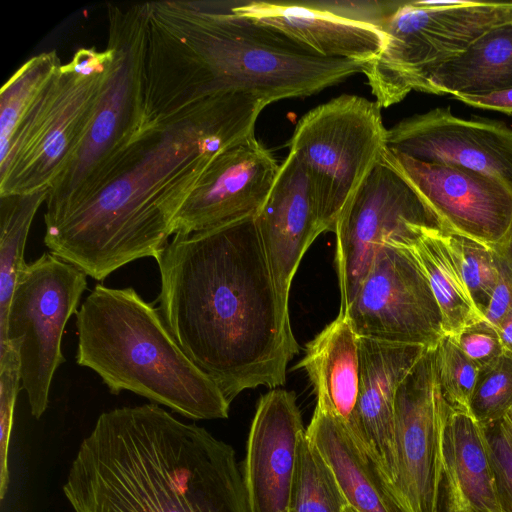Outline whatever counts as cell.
Masks as SVG:
<instances>
[{
    "mask_svg": "<svg viewBox=\"0 0 512 512\" xmlns=\"http://www.w3.org/2000/svg\"><path fill=\"white\" fill-rule=\"evenodd\" d=\"M267 105L251 94L227 93L153 119L93 195L45 223L44 244L99 281L135 260L155 259L211 162L254 135Z\"/></svg>",
    "mask_w": 512,
    "mask_h": 512,
    "instance_id": "cell-1",
    "label": "cell"
},
{
    "mask_svg": "<svg viewBox=\"0 0 512 512\" xmlns=\"http://www.w3.org/2000/svg\"><path fill=\"white\" fill-rule=\"evenodd\" d=\"M453 338L479 369L496 360L504 352L497 330L486 320L464 329Z\"/></svg>",
    "mask_w": 512,
    "mask_h": 512,
    "instance_id": "cell-34",
    "label": "cell"
},
{
    "mask_svg": "<svg viewBox=\"0 0 512 512\" xmlns=\"http://www.w3.org/2000/svg\"><path fill=\"white\" fill-rule=\"evenodd\" d=\"M107 18L109 72L85 138L48 190L44 222L93 195L152 121L145 108L148 2L125 8L108 4Z\"/></svg>",
    "mask_w": 512,
    "mask_h": 512,
    "instance_id": "cell-6",
    "label": "cell"
},
{
    "mask_svg": "<svg viewBox=\"0 0 512 512\" xmlns=\"http://www.w3.org/2000/svg\"><path fill=\"white\" fill-rule=\"evenodd\" d=\"M305 434L293 392L274 388L260 398L242 471L249 512H289L297 450Z\"/></svg>",
    "mask_w": 512,
    "mask_h": 512,
    "instance_id": "cell-17",
    "label": "cell"
},
{
    "mask_svg": "<svg viewBox=\"0 0 512 512\" xmlns=\"http://www.w3.org/2000/svg\"><path fill=\"white\" fill-rule=\"evenodd\" d=\"M343 512H357V511H356L352 506L347 505V506L344 508Z\"/></svg>",
    "mask_w": 512,
    "mask_h": 512,
    "instance_id": "cell-40",
    "label": "cell"
},
{
    "mask_svg": "<svg viewBox=\"0 0 512 512\" xmlns=\"http://www.w3.org/2000/svg\"><path fill=\"white\" fill-rule=\"evenodd\" d=\"M87 276L52 253H43L20 273L0 327V347L20 348L21 388L36 419L46 411L53 376L65 362L62 335L69 318L77 313Z\"/></svg>",
    "mask_w": 512,
    "mask_h": 512,
    "instance_id": "cell-11",
    "label": "cell"
},
{
    "mask_svg": "<svg viewBox=\"0 0 512 512\" xmlns=\"http://www.w3.org/2000/svg\"><path fill=\"white\" fill-rule=\"evenodd\" d=\"M49 189L0 196V327L4 325L20 273L33 218Z\"/></svg>",
    "mask_w": 512,
    "mask_h": 512,
    "instance_id": "cell-26",
    "label": "cell"
},
{
    "mask_svg": "<svg viewBox=\"0 0 512 512\" xmlns=\"http://www.w3.org/2000/svg\"><path fill=\"white\" fill-rule=\"evenodd\" d=\"M512 88V21L497 26L464 53L429 71L419 92L484 95Z\"/></svg>",
    "mask_w": 512,
    "mask_h": 512,
    "instance_id": "cell-24",
    "label": "cell"
},
{
    "mask_svg": "<svg viewBox=\"0 0 512 512\" xmlns=\"http://www.w3.org/2000/svg\"><path fill=\"white\" fill-rule=\"evenodd\" d=\"M155 260L167 326L229 403L285 383L299 346L255 217L175 234Z\"/></svg>",
    "mask_w": 512,
    "mask_h": 512,
    "instance_id": "cell-2",
    "label": "cell"
},
{
    "mask_svg": "<svg viewBox=\"0 0 512 512\" xmlns=\"http://www.w3.org/2000/svg\"><path fill=\"white\" fill-rule=\"evenodd\" d=\"M231 11L283 32L326 58L368 63L381 51L379 27L339 16L310 2H235Z\"/></svg>",
    "mask_w": 512,
    "mask_h": 512,
    "instance_id": "cell-20",
    "label": "cell"
},
{
    "mask_svg": "<svg viewBox=\"0 0 512 512\" xmlns=\"http://www.w3.org/2000/svg\"><path fill=\"white\" fill-rule=\"evenodd\" d=\"M347 505L332 469L305 434L297 450L289 512H343Z\"/></svg>",
    "mask_w": 512,
    "mask_h": 512,
    "instance_id": "cell-27",
    "label": "cell"
},
{
    "mask_svg": "<svg viewBox=\"0 0 512 512\" xmlns=\"http://www.w3.org/2000/svg\"><path fill=\"white\" fill-rule=\"evenodd\" d=\"M386 143L391 152L469 169L512 188V129L503 122L461 118L450 107L435 108L387 129Z\"/></svg>",
    "mask_w": 512,
    "mask_h": 512,
    "instance_id": "cell-15",
    "label": "cell"
},
{
    "mask_svg": "<svg viewBox=\"0 0 512 512\" xmlns=\"http://www.w3.org/2000/svg\"><path fill=\"white\" fill-rule=\"evenodd\" d=\"M360 385L347 427L391 486L395 479L394 401L397 389L428 347L359 337Z\"/></svg>",
    "mask_w": 512,
    "mask_h": 512,
    "instance_id": "cell-18",
    "label": "cell"
},
{
    "mask_svg": "<svg viewBox=\"0 0 512 512\" xmlns=\"http://www.w3.org/2000/svg\"><path fill=\"white\" fill-rule=\"evenodd\" d=\"M446 235H427L411 249L424 269L440 309L444 335L456 337L464 329L485 321V316L473 301Z\"/></svg>",
    "mask_w": 512,
    "mask_h": 512,
    "instance_id": "cell-25",
    "label": "cell"
},
{
    "mask_svg": "<svg viewBox=\"0 0 512 512\" xmlns=\"http://www.w3.org/2000/svg\"><path fill=\"white\" fill-rule=\"evenodd\" d=\"M110 49H79L21 117L0 152V196L49 189L78 151L109 72Z\"/></svg>",
    "mask_w": 512,
    "mask_h": 512,
    "instance_id": "cell-7",
    "label": "cell"
},
{
    "mask_svg": "<svg viewBox=\"0 0 512 512\" xmlns=\"http://www.w3.org/2000/svg\"><path fill=\"white\" fill-rule=\"evenodd\" d=\"M52 50L26 61L2 86L0 91V152L8 145L21 117L39 91L61 66Z\"/></svg>",
    "mask_w": 512,
    "mask_h": 512,
    "instance_id": "cell-28",
    "label": "cell"
},
{
    "mask_svg": "<svg viewBox=\"0 0 512 512\" xmlns=\"http://www.w3.org/2000/svg\"><path fill=\"white\" fill-rule=\"evenodd\" d=\"M498 257V282L484 311L485 320L496 330L505 317L512 312V270L499 254Z\"/></svg>",
    "mask_w": 512,
    "mask_h": 512,
    "instance_id": "cell-35",
    "label": "cell"
},
{
    "mask_svg": "<svg viewBox=\"0 0 512 512\" xmlns=\"http://www.w3.org/2000/svg\"><path fill=\"white\" fill-rule=\"evenodd\" d=\"M200 1L148 2L145 108L164 118L204 98L246 93L272 102L307 97L363 73L280 30Z\"/></svg>",
    "mask_w": 512,
    "mask_h": 512,
    "instance_id": "cell-3",
    "label": "cell"
},
{
    "mask_svg": "<svg viewBox=\"0 0 512 512\" xmlns=\"http://www.w3.org/2000/svg\"><path fill=\"white\" fill-rule=\"evenodd\" d=\"M76 362L109 391H130L194 420L225 419L230 403L182 350L161 312L132 287L97 284L75 314Z\"/></svg>",
    "mask_w": 512,
    "mask_h": 512,
    "instance_id": "cell-5",
    "label": "cell"
},
{
    "mask_svg": "<svg viewBox=\"0 0 512 512\" xmlns=\"http://www.w3.org/2000/svg\"><path fill=\"white\" fill-rule=\"evenodd\" d=\"M512 270V235L509 240L499 249L495 250Z\"/></svg>",
    "mask_w": 512,
    "mask_h": 512,
    "instance_id": "cell-38",
    "label": "cell"
},
{
    "mask_svg": "<svg viewBox=\"0 0 512 512\" xmlns=\"http://www.w3.org/2000/svg\"><path fill=\"white\" fill-rule=\"evenodd\" d=\"M298 368L309 376L316 406L351 427L359 394L360 349L347 317L338 315L306 345Z\"/></svg>",
    "mask_w": 512,
    "mask_h": 512,
    "instance_id": "cell-23",
    "label": "cell"
},
{
    "mask_svg": "<svg viewBox=\"0 0 512 512\" xmlns=\"http://www.w3.org/2000/svg\"><path fill=\"white\" fill-rule=\"evenodd\" d=\"M446 241L474 303L484 314L499 278L497 252L485 244L456 233H448Z\"/></svg>",
    "mask_w": 512,
    "mask_h": 512,
    "instance_id": "cell-29",
    "label": "cell"
},
{
    "mask_svg": "<svg viewBox=\"0 0 512 512\" xmlns=\"http://www.w3.org/2000/svg\"><path fill=\"white\" fill-rule=\"evenodd\" d=\"M20 349L7 344L0 348V499L9 485L8 452L13 416L21 383Z\"/></svg>",
    "mask_w": 512,
    "mask_h": 512,
    "instance_id": "cell-32",
    "label": "cell"
},
{
    "mask_svg": "<svg viewBox=\"0 0 512 512\" xmlns=\"http://www.w3.org/2000/svg\"><path fill=\"white\" fill-rule=\"evenodd\" d=\"M280 165L255 135L222 151L176 215L173 235L189 234L255 217Z\"/></svg>",
    "mask_w": 512,
    "mask_h": 512,
    "instance_id": "cell-16",
    "label": "cell"
},
{
    "mask_svg": "<svg viewBox=\"0 0 512 512\" xmlns=\"http://www.w3.org/2000/svg\"><path fill=\"white\" fill-rule=\"evenodd\" d=\"M306 435L332 469L348 505L357 512H405L344 422L316 406Z\"/></svg>",
    "mask_w": 512,
    "mask_h": 512,
    "instance_id": "cell-22",
    "label": "cell"
},
{
    "mask_svg": "<svg viewBox=\"0 0 512 512\" xmlns=\"http://www.w3.org/2000/svg\"><path fill=\"white\" fill-rule=\"evenodd\" d=\"M509 21L512 2L400 1L381 26V51L363 70L375 102L380 108L399 103L429 71Z\"/></svg>",
    "mask_w": 512,
    "mask_h": 512,
    "instance_id": "cell-8",
    "label": "cell"
},
{
    "mask_svg": "<svg viewBox=\"0 0 512 512\" xmlns=\"http://www.w3.org/2000/svg\"><path fill=\"white\" fill-rule=\"evenodd\" d=\"M483 430L501 512H512V435L504 419Z\"/></svg>",
    "mask_w": 512,
    "mask_h": 512,
    "instance_id": "cell-33",
    "label": "cell"
},
{
    "mask_svg": "<svg viewBox=\"0 0 512 512\" xmlns=\"http://www.w3.org/2000/svg\"><path fill=\"white\" fill-rule=\"evenodd\" d=\"M391 154L449 233L471 238L494 250L509 240L512 188L506 183L462 167Z\"/></svg>",
    "mask_w": 512,
    "mask_h": 512,
    "instance_id": "cell-14",
    "label": "cell"
},
{
    "mask_svg": "<svg viewBox=\"0 0 512 512\" xmlns=\"http://www.w3.org/2000/svg\"><path fill=\"white\" fill-rule=\"evenodd\" d=\"M512 410V354L503 352L479 369L469 413L482 426L500 421Z\"/></svg>",
    "mask_w": 512,
    "mask_h": 512,
    "instance_id": "cell-30",
    "label": "cell"
},
{
    "mask_svg": "<svg viewBox=\"0 0 512 512\" xmlns=\"http://www.w3.org/2000/svg\"><path fill=\"white\" fill-rule=\"evenodd\" d=\"M334 233L339 315H345L379 247L413 248L427 235L449 232L387 148L344 207Z\"/></svg>",
    "mask_w": 512,
    "mask_h": 512,
    "instance_id": "cell-10",
    "label": "cell"
},
{
    "mask_svg": "<svg viewBox=\"0 0 512 512\" xmlns=\"http://www.w3.org/2000/svg\"><path fill=\"white\" fill-rule=\"evenodd\" d=\"M436 350L438 377L445 400L452 409L469 412L479 367L453 337L444 335Z\"/></svg>",
    "mask_w": 512,
    "mask_h": 512,
    "instance_id": "cell-31",
    "label": "cell"
},
{
    "mask_svg": "<svg viewBox=\"0 0 512 512\" xmlns=\"http://www.w3.org/2000/svg\"><path fill=\"white\" fill-rule=\"evenodd\" d=\"M452 98L475 108L512 115V88L484 95H454Z\"/></svg>",
    "mask_w": 512,
    "mask_h": 512,
    "instance_id": "cell-36",
    "label": "cell"
},
{
    "mask_svg": "<svg viewBox=\"0 0 512 512\" xmlns=\"http://www.w3.org/2000/svg\"><path fill=\"white\" fill-rule=\"evenodd\" d=\"M63 492L74 512H249L233 447L152 402L100 414Z\"/></svg>",
    "mask_w": 512,
    "mask_h": 512,
    "instance_id": "cell-4",
    "label": "cell"
},
{
    "mask_svg": "<svg viewBox=\"0 0 512 512\" xmlns=\"http://www.w3.org/2000/svg\"><path fill=\"white\" fill-rule=\"evenodd\" d=\"M503 419L512 435V410Z\"/></svg>",
    "mask_w": 512,
    "mask_h": 512,
    "instance_id": "cell-39",
    "label": "cell"
},
{
    "mask_svg": "<svg viewBox=\"0 0 512 512\" xmlns=\"http://www.w3.org/2000/svg\"><path fill=\"white\" fill-rule=\"evenodd\" d=\"M339 315V314H338ZM359 337L438 346L442 317L411 248L379 247L345 315Z\"/></svg>",
    "mask_w": 512,
    "mask_h": 512,
    "instance_id": "cell-12",
    "label": "cell"
},
{
    "mask_svg": "<svg viewBox=\"0 0 512 512\" xmlns=\"http://www.w3.org/2000/svg\"><path fill=\"white\" fill-rule=\"evenodd\" d=\"M255 221L276 287L288 304L301 259L322 233L310 181L292 153L280 164Z\"/></svg>",
    "mask_w": 512,
    "mask_h": 512,
    "instance_id": "cell-19",
    "label": "cell"
},
{
    "mask_svg": "<svg viewBox=\"0 0 512 512\" xmlns=\"http://www.w3.org/2000/svg\"><path fill=\"white\" fill-rule=\"evenodd\" d=\"M437 347L428 348L400 383L394 401L395 479L405 512H434L449 404L438 377Z\"/></svg>",
    "mask_w": 512,
    "mask_h": 512,
    "instance_id": "cell-13",
    "label": "cell"
},
{
    "mask_svg": "<svg viewBox=\"0 0 512 512\" xmlns=\"http://www.w3.org/2000/svg\"><path fill=\"white\" fill-rule=\"evenodd\" d=\"M387 129L375 101L343 94L301 117L287 145L303 167L322 233L336 222L387 149Z\"/></svg>",
    "mask_w": 512,
    "mask_h": 512,
    "instance_id": "cell-9",
    "label": "cell"
},
{
    "mask_svg": "<svg viewBox=\"0 0 512 512\" xmlns=\"http://www.w3.org/2000/svg\"><path fill=\"white\" fill-rule=\"evenodd\" d=\"M434 512H501L483 427L449 407Z\"/></svg>",
    "mask_w": 512,
    "mask_h": 512,
    "instance_id": "cell-21",
    "label": "cell"
},
{
    "mask_svg": "<svg viewBox=\"0 0 512 512\" xmlns=\"http://www.w3.org/2000/svg\"><path fill=\"white\" fill-rule=\"evenodd\" d=\"M504 352L512 354V312H510L497 328Z\"/></svg>",
    "mask_w": 512,
    "mask_h": 512,
    "instance_id": "cell-37",
    "label": "cell"
}]
</instances>
